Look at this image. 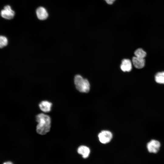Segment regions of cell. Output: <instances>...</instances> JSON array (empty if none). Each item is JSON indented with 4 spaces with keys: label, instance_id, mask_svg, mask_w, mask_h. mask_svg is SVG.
I'll return each instance as SVG.
<instances>
[{
    "label": "cell",
    "instance_id": "obj_1",
    "mask_svg": "<svg viewBox=\"0 0 164 164\" xmlns=\"http://www.w3.org/2000/svg\"><path fill=\"white\" fill-rule=\"evenodd\" d=\"M36 119L38 123L36 129L38 133L41 135H44L50 131L51 120L49 115L40 113L36 115Z\"/></svg>",
    "mask_w": 164,
    "mask_h": 164
},
{
    "label": "cell",
    "instance_id": "obj_2",
    "mask_svg": "<svg viewBox=\"0 0 164 164\" xmlns=\"http://www.w3.org/2000/svg\"><path fill=\"white\" fill-rule=\"evenodd\" d=\"M74 82L77 89L80 92L87 93L89 91L90 84L89 81L81 76L76 75L74 77Z\"/></svg>",
    "mask_w": 164,
    "mask_h": 164
},
{
    "label": "cell",
    "instance_id": "obj_3",
    "mask_svg": "<svg viewBox=\"0 0 164 164\" xmlns=\"http://www.w3.org/2000/svg\"><path fill=\"white\" fill-rule=\"evenodd\" d=\"M98 137L101 142L103 144H106L109 142L111 140L112 135L109 131L104 130L99 134Z\"/></svg>",
    "mask_w": 164,
    "mask_h": 164
},
{
    "label": "cell",
    "instance_id": "obj_4",
    "mask_svg": "<svg viewBox=\"0 0 164 164\" xmlns=\"http://www.w3.org/2000/svg\"><path fill=\"white\" fill-rule=\"evenodd\" d=\"M160 146V143L158 141L152 139L148 143L147 148L149 152L156 153L159 151Z\"/></svg>",
    "mask_w": 164,
    "mask_h": 164
},
{
    "label": "cell",
    "instance_id": "obj_5",
    "mask_svg": "<svg viewBox=\"0 0 164 164\" xmlns=\"http://www.w3.org/2000/svg\"><path fill=\"white\" fill-rule=\"evenodd\" d=\"M15 13L9 5L5 6L4 9L2 10L1 12L2 17L5 19H12Z\"/></svg>",
    "mask_w": 164,
    "mask_h": 164
},
{
    "label": "cell",
    "instance_id": "obj_6",
    "mask_svg": "<svg viewBox=\"0 0 164 164\" xmlns=\"http://www.w3.org/2000/svg\"><path fill=\"white\" fill-rule=\"evenodd\" d=\"M36 14L38 19L41 20L46 19L48 16V14L46 9L42 7H40L37 9Z\"/></svg>",
    "mask_w": 164,
    "mask_h": 164
},
{
    "label": "cell",
    "instance_id": "obj_7",
    "mask_svg": "<svg viewBox=\"0 0 164 164\" xmlns=\"http://www.w3.org/2000/svg\"><path fill=\"white\" fill-rule=\"evenodd\" d=\"M120 68L124 72H129L132 69V65L131 61L128 59H124L121 62Z\"/></svg>",
    "mask_w": 164,
    "mask_h": 164
},
{
    "label": "cell",
    "instance_id": "obj_8",
    "mask_svg": "<svg viewBox=\"0 0 164 164\" xmlns=\"http://www.w3.org/2000/svg\"><path fill=\"white\" fill-rule=\"evenodd\" d=\"M132 62L134 67L138 69L142 68L145 64V60L144 59L140 58L136 56L133 57Z\"/></svg>",
    "mask_w": 164,
    "mask_h": 164
},
{
    "label": "cell",
    "instance_id": "obj_9",
    "mask_svg": "<svg viewBox=\"0 0 164 164\" xmlns=\"http://www.w3.org/2000/svg\"><path fill=\"white\" fill-rule=\"evenodd\" d=\"M51 103L47 101H44L41 102L39 104L40 109L45 112L50 111L52 106Z\"/></svg>",
    "mask_w": 164,
    "mask_h": 164
},
{
    "label": "cell",
    "instance_id": "obj_10",
    "mask_svg": "<svg viewBox=\"0 0 164 164\" xmlns=\"http://www.w3.org/2000/svg\"><path fill=\"white\" fill-rule=\"evenodd\" d=\"M78 153L81 155L84 158H86L89 156L90 150L89 148L87 146L84 145L80 146L78 149Z\"/></svg>",
    "mask_w": 164,
    "mask_h": 164
},
{
    "label": "cell",
    "instance_id": "obj_11",
    "mask_svg": "<svg viewBox=\"0 0 164 164\" xmlns=\"http://www.w3.org/2000/svg\"><path fill=\"white\" fill-rule=\"evenodd\" d=\"M155 79L157 83L164 84V72L157 73L155 76Z\"/></svg>",
    "mask_w": 164,
    "mask_h": 164
},
{
    "label": "cell",
    "instance_id": "obj_12",
    "mask_svg": "<svg viewBox=\"0 0 164 164\" xmlns=\"http://www.w3.org/2000/svg\"><path fill=\"white\" fill-rule=\"evenodd\" d=\"M135 56L140 58L144 59L146 56V53L141 48L137 49L134 52Z\"/></svg>",
    "mask_w": 164,
    "mask_h": 164
},
{
    "label": "cell",
    "instance_id": "obj_13",
    "mask_svg": "<svg viewBox=\"0 0 164 164\" xmlns=\"http://www.w3.org/2000/svg\"><path fill=\"white\" fill-rule=\"evenodd\" d=\"M8 42V39L5 36H0V47L1 48L6 46Z\"/></svg>",
    "mask_w": 164,
    "mask_h": 164
},
{
    "label": "cell",
    "instance_id": "obj_14",
    "mask_svg": "<svg viewBox=\"0 0 164 164\" xmlns=\"http://www.w3.org/2000/svg\"><path fill=\"white\" fill-rule=\"evenodd\" d=\"M108 4H112L115 0H104Z\"/></svg>",
    "mask_w": 164,
    "mask_h": 164
},
{
    "label": "cell",
    "instance_id": "obj_15",
    "mask_svg": "<svg viewBox=\"0 0 164 164\" xmlns=\"http://www.w3.org/2000/svg\"><path fill=\"white\" fill-rule=\"evenodd\" d=\"M3 164H13L10 161L6 162H4Z\"/></svg>",
    "mask_w": 164,
    "mask_h": 164
}]
</instances>
